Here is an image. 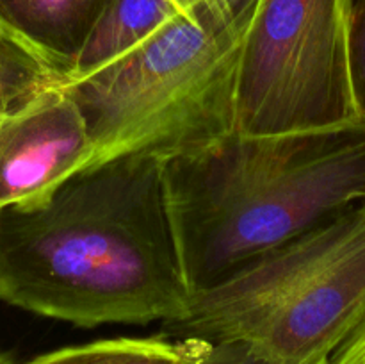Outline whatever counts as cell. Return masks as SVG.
<instances>
[{
    "label": "cell",
    "instance_id": "14",
    "mask_svg": "<svg viewBox=\"0 0 365 364\" xmlns=\"http://www.w3.org/2000/svg\"><path fill=\"white\" fill-rule=\"evenodd\" d=\"M178 14L196 18L202 14H230L239 7L241 0H166Z\"/></svg>",
    "mask_w": 365,
    "mask_h": 364
},
{
    "label": "cell",
    "instance_id": "9",
    "mask_svg": "<svg viewBox=\"0 0 365 364\" xmlns=\"http://www.w3.org/2000/svg\"><path fill=\"white\" fill-rule=\"evenodd\" d=\"M209 341L171 338L160 332L150 338H113L63 346L24 364H185Z\"/></svg>",
    "mask_w": 365,
    "mask_h": 364
},
{
    "label": "cell",
    "instance_id": "15",
    "mask_svg": "<svg viewBox=\"0 0 365 364\" xmlns=\"http://www.w3.org/2000/svg\"><path fill=\"white\" fill-rule=\"evenodd\" d=\"M0 364H11L9 357H7L6 353H2V352H0Z\"/></svg>",
    "mask_w": 365,
    "mask_h": 364
},
{
    "label": "cell",
    "instance_id": "16",
    "mask_svg": "<svg viewBox=\"0 0 365 364\" xmlns=\"http://www.w3.org/2000/svg\"><path fill=\"white\" fill-rule=\"evenodd\" d=\"M324 364H327V363H324Z\"/></svg>",
    "mask_w": 365,
    "mask_h": 364
},
{
    "label": "cell",
    "instance_id": "8",
    "mask_svg": "<svg viewBox=\"0 0 365 364\" xmlns=\"http://www.w3.org/2000/svg\"><path fill=\"white\" fill-rule=\"evenodd\" d=\"M175 14L166 0H109L64 82L81 81L121 59Z\"/></svg>",
    "mask_w": 365,
    "mask_h": 364
},
{
    "label": "cell",
    "instance_id": "4",
    "mask_svg": "<svg viewBox=\"0 0 365 364\" xmlns=\"http://www.w3.org/2000/svg\"><path fill=\"white\" fill-rule=\"evenodd\" d=\"M365 314V202L192 295L171 338L245 341L274 364H324Z\"/></svg>",
    "mask_w": 365,
    "mask_h": 364
},
{
    "label": "cell",
    "instance_id": "12",
    "mask_svg": "<svg viewBox=\"0 0 365 364\" xmlns=\"http://www.w3.org/2000/svg\"><path fill=\"white\" fill-rule=\"evenodd\" d=\"M351 84L356 113L365 120V0H356L353 14Z\"/></svg>",
    "mask_w": 365,
    "mask_h": 364
},
{
    "label": "cell",
    "instance_id": "2",
    "mask_svg": "<svg viewBox=\"0 0 365 364\" xmlns=\"http://www.w3.org/2000/svg\"><path fill=\"white\" fill-rule=\"evenodd\" d=\"M192 295L365 202V120L234 134L163 161Z\"/></svg>",
    "mask_w": 365,
    "mask_h": 364
},
{
    "label": "cell",
    "instance_id": "3",
    "mask_svg": "<svg viewBox=\"0 0 365 364\" xmlns=\"http://www.w3.org/2000/svg\"><path fill=\"white\" fill-rule=\"evenodd\" d=\"M253 7L255 0H241L230 14H175L127 56L66 82L91 138L88 168L135 153L189 156L237 132L239 63Z\"/></svg>",
    "mask_w": 365,
    "mask_h": 364
},
{
    "label": "cell",
    "instance_id": "11",
    "mask_svg": "<svg viewBox=\"0 0 365 364\" xmlns=\"http://www.w3.org/2000/svg\"><path fill=\"white\" fill-rule=\"evenodd\" d=\"M185 364H274L259 348L245 341L207 343L205 348Z\"/></svg>",
    "mask_w": 365,
    "mask_h": 364
},
{
    "label": "cell",
    "instance_id": "1",
    "mask_svg": "<svg viewBox=\"0 0 365 364\" xmlns=\"http://www.w3.org/2000/svg\"><path fill=\"white\" fill-rule=\"evenodd\" d=\"M191 300L159 157H116L0 209V302L93 328L171 323Z\"/></svg>",
    "mask_w": 365,
    "mask_h": 364
},
{
    "label": "cell",
    "instance_id": "7",
    "mask_svg": "<svg viewBox=\"0 0 365 364\" xmlns=\"http://www.w3.org/2000/svg\"><path fill=\"white\" fill-rule=\"evenodd\" d=\"M107 4L109 0H0V38L66 81Z\"/></svg>",
    "mask_w": 365,
    "mask_h": 364
},
{
    "label": "cell",
    "instance_id": "5",
    "mask_svg": "<svg viewBox=\"0 0 365 364\" xmlns=\"http://www.w3.org/2000/svg\"><path fill=\"white\" fill-rule=\"evenodd\" d=\"M356 0H255L241 46L237 132L280 134L359 118L351 84Z\"/></svg>",
    "mask_w": 365,
    "mask_h": 364
},
{
    "label": "cell",
    "instance_id": "13",
    "mask_svg": "<svg viewBox=\"0 0 365 364\" xmlns=\"http://www.w3.org/2000/svg\"><path fill=\"white\" fill-rule=\"evenodd\" d=\"M327 364H365V314Z\"/></svg>",
    "mask_w": 365,
    "mask_h": 364
},
{
    "label": "cell",
    "instance_id": "6",
    "mask_svg": "<svg viewBox=\"0 0 365 364\" xmlns=\"http://www.w3.org/2000/svg\"><path fill=\"white\" fill-rule=\"evenodd\" d=\"M86 118L66 82L57 81L0 116V209L46 198L89 166Z\"/></svg>",
    "mask_w": 365,
    "mask_h": 364
},
{
    "label": "cell",
    "instance_id": "10",
    "mask_svg": "<svg viewBox=\"0 0 365 364\" xmlns=\"http://www.w3.org/2000/svg\"><path fill=\"white\" fill-rule=\"evenodd\" d=\"M57 81L34 57L0 38V116Z\"/></svg>",
    "mask_w": 365,
    "mask_h": 364
}]
</instances>
